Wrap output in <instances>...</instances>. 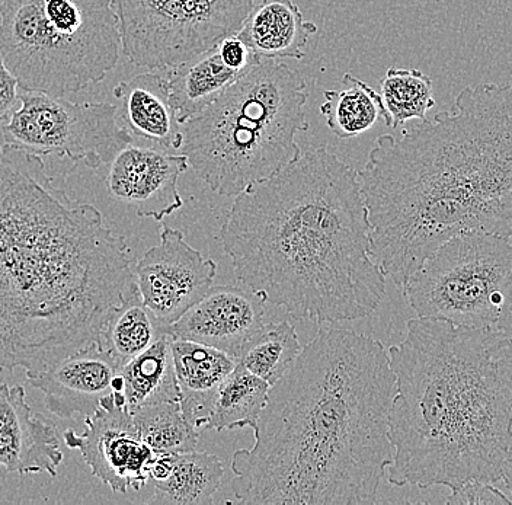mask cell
Listing matches in <instances>:
<instances>
[{"label": "cell", "instance_id": "1", "mask_svg": "<svg viewBox=\"0 0 512 505\" xmlns=\"http://www.w3.org/2000/svg\"><path fill=\"white\" fill-rule=\"evenodd\" d=\"M389 354L352 329L320 328L270 386L252 449L233 455L243 504L377 503L392 462Z\"/></svg>", "mask_w": 512, "mask_h": 505}, {"label": "cell", "instance_id": "2", "mask_svg": "<svg viewBox=\"0 0 512 505\" xmlns=\"http://www.w3.org/2000/svg\"><path fill=\"white\" fill-rule=\"evenodd\" d=\"M134 292L126 238L54 187L41 156L0 145V373L30 379L99 344Z\"/></svg>", "mask_w": 512, "mask_h": 505}, {"label": "cell", "instance_id": "3", "mask_svg": "<svg viewBox=\"0 0 512 505\" xmlns=\"http://www.w3.org/2000/svg\"><path fill=\"white\" fill-rule=\"evenodd\" d=\"M358 172L371 257L398 286L448 239L512 236V88L467 86L453 110L384 134Z\"/></svg>", "mask_w": 512, "mask_h": 505}, {"label": "cell", "instance_id": "4", "mask_svg": "<svg viewBox=\"0 0 512 505\" xmlns=\"http://www.w3.org/2000/svg\"><path fill=\"white\" fill-rule=\"evenodd\" d=\"M220 238L236 280L296 319L357 321L386 293L358 172L325 147L236 196Z\"/></svg>", "mask_w": 512, "mask_h": 505}, {"label": "cell", "instance_id": "5", "mask_svg": "<svg viewBox=\"0 0 512 505\" xmlns=\"http://www.w3.org/2000/svg\"><path fill=\"white\" fill-rule=\"evenodd\" d=\"M387 354L396 388L387 481L451 492L472 482L510 488L511 335L416 318Z\"/></svg>", "mask_w": 512, "mask_h": 505}, {"label": "cell", "instance_id": "6", "mask_svg": "<svg viewBox=\"0 0 512 505\" xmlns=\"http://www.w3.org/2000/svg\"><path fill=\"white\" fill-rule=\"evenodd\" d=\"M309 89L299 70L256 57L206 110L182 124L181 153L211 191L236 197L302 155Z\"/></svg>", "mask_w": 512, "mask_h": 505}, {"label": "cell", "instance_id": "7", "mask_svg": "<svg viewBox=\"0 0 512 505\" xmlns=\"http://www.w3.org/2000/svg\"><path fill=\"white\" fill-rule=\"evenodd\" d=\"M114 0H0V57L19 89L63 97L120 59Z\"/></svg>", "mask_w": 512, "mask_h": 505}, {"label": "cell", "instance_id": "8", "mask_svg": "<svg viewBox=\"0 0 512 505\" xmlns=\"http://www.w3.org/2000/svg\"><path fill=\"white\" fill-rule=\"evenodd\" d=\"M403 287L418 318L511 335V238L460 233L435 249Z\"/></svg>", "mask_w": 512, "mask_h": 505}, {"label": "cell", "instance_id": "9", "mask_svg": "<svg viewBox=\"0 0 512 505\" xmlns=\"http://www.w3.org/2000/svg\"><path fill=\"white\" fill-rule=\"evenodd\" d=\"M121 47L144 69L174 67L236 34L255 0H114Z\"/></svg>", "mask_w": 512, "mask_h": 505}, {"label": "cell", "instance_id": "10", "mask_svg": "<svg viewBox=\"0 0 512 505\" xmlns=\"http://www.w3.org/2000/svg\"><path fill=\"white\" fill-rule=\"evenodd\" d=\"M6 145L37 156L56 155L96 169L110 163L133 136L118 124L117 105L70 102L19 89V107L2 126Z\"/></svg>", "mask_w": 512, "mask_h": 505}, {"label": "cell", "instance_id": "11", "mask_svg": "<svg viewBox=\"0 0 512 505\" xmlns=\"http://www.w3.org/2000/svg\"><path fill=\"white\" fill-rule=\"evenodd\" d=\"M86 430L64 434L67 446L79 449L86 465L112 492L140 491L149 481L155 452L144 443L123 391H115L85 418Z\"/></svg>", "mask_w": 512, "mask_h": 505}, {"label": "cell", "instance_id": "12", "mask_svg": "<svg viewBox=\"0 0 512 505\" xmlns=\"http://www.w3.org/2000/svg\"><path fill=\"white\" fill-rule=\"evenodd\" d=\"M133 274L144 306L169 328L213 286L217 264L192 248L181 230L163 226L159 245L140 258Z\"/></svg>", "mask_w": 512, "mask_h": 505}, {"label": "cell", "instance_id": "13", "mask_svg": "<svg viewBox=\"0 0 512 505\" xmlns=\"http://www.w3.org/2000/svg\"><path fill=\"white\" fill-rule=\"evenodd\" d=\"M190 168L187 156L130 143L114 156L107 174L110 196L160 222L181 209L178 181Z\"/></svg>", "mask_w": 512, "mask_h": 505}, {"label": "cell", "instance_id": "14", "mask_svg": "<svg viewBox=\"0 0 512 505\" xmlns=\"http://www.w3.org/2000/svg\"><path fill=\"white\" fill-rule=\"evenodd\" d=\"M265 305L258 294L239 286H211L175 324L172 340L192 341L223 351L238 361L265 325Z\"/></svg>", "mask_w": 512, "mask_h": 505}, {"label": "cell", "instance_id": "15", "mask_svg": "<svg viewBox=\"0 0 512 505\" xmlns=\"http://www.w3.org/2000/svg\"><path fill=\"white\" fill-rule=\"evenodd\" d=\"M44 404L59 418L89 417L115 391H123L120 367L99 344L86 345L30 377Z\"/></svg>", "mask_w": 512, "mask_h": 505}, {"label": "cell", "instance_id": "16", "mask_svg": "<svg viewBox=\"0 0 512 505\" xmlns=\"http://www.w3.org/2000/svg\"><path fill=\"white\" fill-rule=\"evenodd\" d=\"M64 453L56 425L35 414L22 386L0 385V466L19 475L57 476Z\"/></svg>", "mask_w": 512, "mask_h": 505}, {"label": "cell", "instance_id": "17", "mask_svg": "<svg viewBox=\"0 0 512 505\" xmlns=\"http://www.w3.org/2000/svg\"><path fill=\"white\" fill-rule=\"evenodd\" d=\"M114 97L120 102V115L128 133L158 149H181L182 124L171 102L168 79L156 73H140L118 83Z\"/></svg>", "mask_w": 512, "mask_h": 505}, {"label": "cell", "instance_id": "18", "mask_svg": "<svg viewBox=\"0 0 512 505\" xmlns=\"http://www.w3.org/2000/svg\"><path fill=\"white\" fill-rule=\"evenodd\" d=\"M179 407L198 431L206 430L217 392L236 361L223 351L192 341L172 340Z\"/></svg>", "mask_w": 512, "mask_h": 505}, {"label": "cell", "instance_id": "19", "mask_svg": "<svg viewBox=\"0 0 512 505\" xmlns=\"http://www.w3.org/2000/svg\"><path fill=\"white\" fill-rule=\"evenodd\" d=\"M316 31L315 22L306 21L293 0H261L236 35L261 59L302 60Z\"/></svg>", "mask_w": 512, "mask_h": 505}, {"label": "cell", "instance_id": "20", "mask_svg": "<svg viewBox=\"0 0 512 505\" xmlns=\"http://www.w3.org/2000/svg\"><path fill=\"white\" fill-rule=\"evenodd\" d=\"M243 73L224 65L217 46L174 67L168 85L179 123L206 110Z\"/></svg>", "mask_w": 512, "mask_h": 505}, {"label": "cell", "instance_id": "21", "mask_svg": "<svg viewBox=\"0 0 512 505\" xmlns=\"http://www.w3.org/2000/svg\"><path fill=\"white\" fill-rule=\"evenodd\" d=\"M171 343V335H163L121 367V386L130 411L162 402H179Z\"/></svg>", "mask_w": 512, "mask_h": 505}, {"label": "cell", "instance_id": "22", "mask_svg": "<svg viewBox=\"0 0 512 505\" xmlns=\"http://www.w3.org/2000/svg\"><path fill=\"white\" fill-rule=\"evenodd\" d=\"M224 476L219 457L207 452L176 453L172 468L163 481L155 482L149 504L204 505L213 503Z\"/></svg>", "mask_w": 512, "mask_h": 505}, {"label": "cell", "instance_id": "23", "mask_svg": "<svg viewBox=\"0 0 512 505\" xmlns=\"http://www.w3.org/2000/svg\"><path fill=\"white\" fill-rule=\"evenodd\" d=\"M341 89L323 92L320 114L328 129L339 139H352L373 129L379 120L387 121L383 99L368 83L345 73Z\"/></svg>", "mask_w": 512, "mask_h": 505}, {"label": "cell", "instance_id": "24", "mask_svg": "<svg viewBox=\"0 0 512 505\" xmlns=\"http://www.w3.org/2000/svg\"><path fill=\"white\" fill-rule=\"evenodd\" d=\"M163 335H169L168 328L144 306L139 292H134L112 312L102 329L99 345L121 369Z\"/></svg>", "mask_w": 512, "mask_h": 505}, {"label": "cell", "instance_id": "25", "mask_svg": "<svg viewBox=\"0 0 512 505\" xmlns=\"http://www.w3.org/2000/svg\"><path fill=\"white\" fill-rule=\"evenodd\" d=\"M270 385L252 375L242 364L224 379L211 409L206 430H235L249 427L255 430L259 415L267 404Z\"/></svg>", "mask_w": 512, "mask_h": 505}, {"label": "cell", "instance_id": "26", "mask_svg": "<svg viewBox=\"0 0 512 505\" xmlns=\"http://www.w3.org/2000/svg\"><path fill=\"white\" fill-rule=\"evenodd\" d=\"M144 443L155 455H176L197 449L200 431L182 414L179 402L146 405L131 411Z\"/></svg>", "mask_w": 512, "mask_h": 505}, {"label": "cell", "instance_id": "27", "mask_svg": "<svg viewBox=\"0 0 512 505\" xmlns=\"http://www.w3.org/2000/svg\"><path fill=\"white\" fill-rule=\"evenodd\" d=\"M380 97L386 108V126L396 129L411 120H427L435 107L430 76L418 69L390 67L380 81Z\"/></svg>", "mask_w": 512, "mask_h": 505}, {"label": "cell", "instance_id": "28", "mask_svg": "<svg viewBox=\"0 0 512 505\" xmlns=\"http://www.w3.org/2000/svg\"><path fill=\"white\" fill-rule=\"evenodd\" d=\"M302 344L296 328L287 321L265 324L243 350L236 363L272 386L297 359Z\"/></svg>", "mask_w": 512, "mask_h": 505}, {"label": "cell", "instance_id": "29", "mask_svg": "<svg viewBox=\"0 0 512 505\" xmlns=\"http://www.w3.org/2000/svg\"><path fill=\"white\" fill-rule=\"evenodd\" d=\"M447 503L466 505H511V500L510 497L504 494L496 485L472 482V484L464 485V487L451 492Z\"/></svg>", "mask_w": 512, "mask_h": 505}, {"label": "cell", "instance_id": "30", "mask_svg": "<svg viewBox=\"0 0 512 505\" xmlns=\"http://www.w3.org/2000/svg\"><path fill=\"white\" fill-rule=\"evenodd\" d=\"M217 50H219L224 65L240 73L245 72L256 59L255 54L246 47V44L243 43L236 34L223 38V40L217 44Z\"/></svg>", "mask_w": 512, "mask_h": 505}, {"label": "cell", "instance_id": "31", "mask_svg": "<svg viewBox=\"0 0 512 505\" xmlns=\"http://www.w3.org/2000/svg\"><path fill=\"white\" fill-rule=\"evenodd\" d=\"M19 104V85L0 57V126L6 123Z\"/></svg>", "mask_w": 512, "mask_h": 505}]
</instances>
